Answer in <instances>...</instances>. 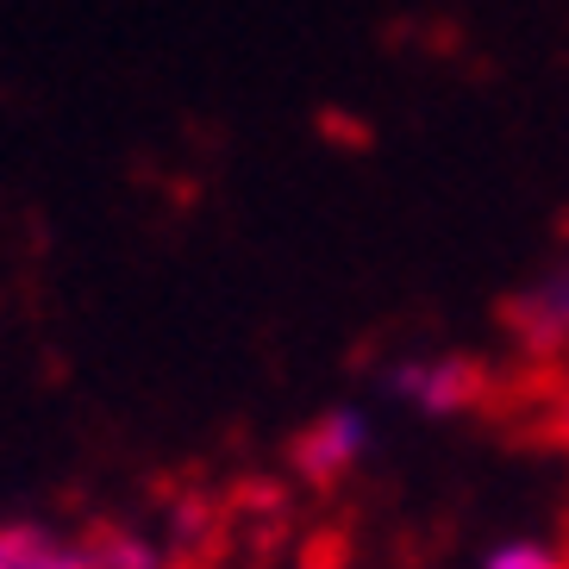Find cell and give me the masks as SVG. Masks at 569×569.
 <instances>
[{"label": "cell", "mask_w": 569, "mask_h": 569, "mask_svg": "<svg viewBox=\"0 0 569 569\" xmlns=\"http://www.w3.org/2000/svg\"><path fill=\"white\" fill-rule=\"evenodd\" d=\"M88 557H94V569H169L163 545L132 532V526H101L88 538Z\"/></svg>", "instance_id": "5"}, {"label": "cell", "mask_w": 569, "mask_h": 569, "mask_svg": "<svg viewBox=\"0 0 569 569\" xmlns=\"http://www.w3.org/2000/svg\"><path fill=\"white\" fill-rule=\"evenodd\" d=\"M482 569H569V557L551 538H507V545H495L482 557Z\"/></svg>", "instance_id": "6"}, {"label": "cell", "mask_w": 569, "mask_h": 569, "mask_svg": "<svg viewBox=\"0 0 569 569\" xmlns=\"http://www.w3.org/2000/svg\"><path fill=\"white\" fill-rule=\"evenodd\" d=\"M513 332L532 351H563L569 345V263L545 269L526 295L513 301Z\"/></svg>", "instance_id": "3"}, {"label": "cell", "mask_w": 569, "mask_h": 569, "mask_svg": "<svg viewBox=\"0 0 569 569\" xmlns=\"http://www.w3.org/2000/svg\"><path fill=\"white\" fill-rule=\"evenodd\" d=\"M482 363H469L457 351H426V357H401V363H388V395L401 407L426 419H451V413H469V407L482 401Z\"/></svg>", "instance_id": "1"}, {"label": "cell", "mask_w": 569, "mask_h": 569, "mask_svg": "<svg viewBox=\"0 0 569 569\" xmlns=\"http://www.w3.org/2000/svg\"><path fill=\"white\" fill-rule=\"evenodd\" d=\"M369 413L363 407H326V413H313L295 432V445H288V463H295V476L313 488H332L345 482L357 463L369 457Z\"/></svg>", "instance_id": "2"}, {"label": "cell", "mask_w": 569, "mask_h": 569, "mask_svg": "<svg viewBox=\"0 0 569 569\" xmlns=\"http://www.w3.org/2000/svg\"><path fill=\"white\" fill-rule=\"evenodd\" d=\"M0 569H94V557L88 545H69L38 519H13L0 526Z\"/></svg>", "instance_id": "4"}]
</instances>
